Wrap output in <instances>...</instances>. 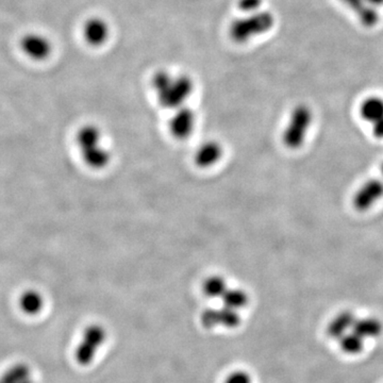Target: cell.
I'll return each mask as SVG.
<instances>
[{
    "instance_id": "cell-1",
    "label": "cell",
    "mask_w": 383,
    "mask_h": 383,
    "mask_svg": "<svg viewBox=\"0 0 383 383\" xmlns=\"http://www.w3.org/2000/svg\"><path fill=\"white\" fill-rule=\"evenodd\" d=\"M151 86L159 103L165 109L174 110L184 107L193 95L195 86L190 76L159 70L151 78Z\"/></svg>"
},
{
    "instance_id": "cell-2",
    "label": "cell",
    "mask_w": 383,
    "mask_h": 383,
    "mask_svg": "<svg viewBox=\"0 0 383 383\" xmlns=\"http://www.w3.org/2000/svg\"><path fill=\"white\" fill-rule=\"evenodd\" d=\"M77 146L84 164L95 171L105 169L111 163L112 153L103 142V132L97 126H84L77 132Z\"/></svg>"
},
{
    "instance_id": "cell-3",
    "label": "cell",
    "mask_w": 383,
    "mask_h": 383,
    "mask_svg": "<svg viewBox=\"0 0 383 383\" xmlns=\"http://www.w3.org/2000/svg\"><path fill=\"white\" fill-rule=\"evenodd\" d=\"M272 25V15L267 12L244 14L230 25V39L237 44H246L254 37L270 30Z\"/></svg>"
},
{
    "instance_id": "cell-4",
    "label": "cell",
    "mask_w": 383,
    "mask_h": 383,
    "mask_svg": "<svg viewBox=\"0 0 383 383\" xmlns=\"http://www.w3.org/2000/svg\"><path fill=\"white\" fill-rule=\"evenodd\" d=\"M311 121V112L308 108L298 107L294 110L291 119L283 132V144L290 149L299 148L306 140Z\"/></svg>"
},
{
    "instance_id": "cell-5",
    "label": "cell",
    "mask_w": 383,
    "mask_h": 383,
    "mask_svg": "<svg viewBox=\"0 0 383 383\" xmlns=\"http://www.w3.org/2000/svg\"><path fill=\"white\" fill-rule=\"evenodd\" d=\"M107 332L100 325H92L84 331L79 346L77 347L76 360L82 365H88L94 360L99 347L105 343Z\"/></svg>"
},
{
    "instance_id": "cell-6",
    "label": "cell",
    "mask_w": 383,
    "mask_h": 383,
    "mask_svg": "<svg viewBox=\"0 0 383 383\" xmlns=\"http://www.w3.org/2000/svg\"><path fill=\"white\" fill-rule=\"evenodd\" d=\"M197 117L192 108L184 105L174 110L169 122V129L171 136L178 141L188 140L196 129Z\"/></svg>"
},
{
    "instance_id": "cell-7",
    "label": "cell",
    "mask_w": 383,
    "mask_h": 383,
    "mask_svg": "<svg viewBox=\"0 0 383 383\" xmlns=\"http://www.w3.org/2000/svg\"><path fill=\"white\" fill-rule=\"evenodd\" d=\"M202 324L205 328H214L223 326L226 328H235L241 324V316L237 310L223 306L219 309H208L202 314Z\"/></svg>"
},
{
    "instance_id": "cell-8",
    "label": "cell",
    "mask_w": 383,
    "mask_h": 383,
    "mask_svg": "<svg viewBox=\"0 0 383 383\" xmlns=\"http://www.w3.org/2000/svg\"><path fill=\"white\" fill-rule=\"evenodd\" d=\"M111 27L103 18H89L82 27V37L86 44L92 47H101L109 41Z\"/></svg>"
},
{
    "instance_id": "cell-9",
    "label": "cell",
    "mask_w": 383,
    "mask_h": 383,
    "mask_svg": "<svg viewBox=\"0 0 383 383\" xmlns=\"http://www.w3.org/2000/svg\"><path fill=\"white\" fill-rule=\"evenodd\" d=\"M382 197L383 181L370 179L357 190L353 196V206L359 211L368 210Z\"/></svg>"
},
{
    "instance_id": "cell-10",
    "label": "cell",
    "mask_w": 383,
    "mask_h": 383,
    "mask_svg": "<svg viewBox=\"0 0 383 383\" xmlns=\"http://www.w3.org/2000/svg\"><path fill=\"white\" fill-rule=\"evenodd\" d=\"M223 156V148L216 141H207L198 147L194 156V162L200 169L215 167Z\"/></svg>"
},
{
    "instance_id": "cell-11",
    "label": "cell",
    "mask_w": 383,
    "mask_h": 383,
    "mask_svg": "<svg viewBox=\"0 0 383 383\" xmlns=\"http://www.w3.org/2000/svg\"><path fill=\"white\" fill-rule=\"evenodd\" d=\"M22 51L33 60L46 59L51 53V44L46 37L40 34H28L20 42Z\"/></svg>"
},
{
    "instance_id": "cell-12",
    "label": "cell",
    "mask_w": 383,
    "mask_h": 383,
    "mask_svg": "<svg viewBox=\"0 0 383 383\" xmlns=\"http://www.w3.org/2000/svg\"><path fill=\"white\" fill-rule=\"evenodd\" d=\"M356 320H357V318H356L353 312H341L331 320L330 324L328 325V328H327V333H328L329 337L339 341L343 335L353 330Z\"/></svg>"
},
{
    "instance_id": "cell-13",
    "label": "cell",
    "mask_w": 383,
    "mask_h": 383,
    "mask_svg": "<svg viewBox=\"0 0 383 383\" xmlns=\"http://www.w3.org/2000/svg\"><path fill=\"white\" fill-rule=\"evenodd\" d=\"M353 331L364 339H375L383 332V325L376 318H357Z\"/></svg>"
},
{
    "instance_id": "cell-14",
    "label": "cell",
    "mask_w": 383,
    "mask_h": 383,
    "mask_svg": "<svg viewBox=\"0 0 383 383\" xmlns=\"http://www.w3.org/2000/svg\"><path fill=\"white\" fill-rule=\"evenodd\" d=\"M221 299L223 301V306L240 311L247 306L249 302V296L245 290L229 287Z\"/></svg>"
},
{
    "instance_id": "cell-15",
    "label": "cell",
    "mask_w": 383,
    "mask_h": 383,
    "mask_svg": "<svg viewBox=\"0 0 383 383\" xmlns=\"http://www.w3.org/2000/svg\"><path fill=\"white\" fill-rule=\"evenodd\" d=\"M228 289H229V285H228L227 280L223 276H219V275H213V276L208 277L202 283V290L205 295L207 297L213 298V299L214 298L221 299Z\"/></svg>"
},
{
    "instance_id": "cell-16",
    "label": "cell",
    "mask_w": 383,
    "mask_h": 383,
    "mask_svg": "<svg viewBox=\"0 0 383 383\" xmlns=\"http://www.w3.org/2000/svg\"><path fill=\"white\" fill-rule=\"evenodd\" d=\"M43 304H44V299L37 291L30 290V291L24 292V294L20 296V308L29 316L39 313L43 309Z\"/></svg>"
},
{
    "instance_id": "cell-17",
    "label": "cell",
    "mask_w": 383,
    "mask_h": 383,
    "mask_svg": "<svg viewBox=\"0 0 383 383\" xmlns=\"http://www.w3.org/2000/svg\"><path fill=\"white\" fill-rule=\"evenodd\" d=\"M339 342L342 351L349 355H357V353H361L364 349V344H365V339L353 330L343 335Z\"/></svg>"
},
{
    "instance_id": "cell-18",
    "label": "cell",
    "mask_w": 383,
    "mask_h": 383,
    "mask_svg": "<svg viewBox=\"0 0 383 383\" xmlns=\"http://www.w3.org/2000/svg\"><path fill=\"white\" fill-rule=\"evenodd\" d=\"M362 115L366 121L376 123L383 119V101L370 99L362 107Z\"/></svg>"
},
{
    "instance_id": "cell-19",
    "label": "cell",
    "mask_w": 383,
    "mask_h": 383,
    "mask_svg": "<svg viewBox=\"0 0 383 383\" xmlns=\"http://www.w3.org/2000/svg\"><path fill=\"white\" fill-rule=\"evenodd\" d=\"M29 379V370L26 365H15L4 375L0 383H22Z\"/></svg>"
},
{
    "instance_id": "cell-20",
    "label": "cell",
    "mask_w": 383,
    "mask_h": 383,
    "mask_svg": "<svg viewBox=\"0 0 383 383\" xmlns=\"http://www.w3.org/2000/svg\"><path fill=\"white\" fill-rule=\"evenodd\" d=\"M262 0H239L238 9L243 14L256 13L260 11Z\"/></svg>"
},
{
    "instance_id": "cell-21",
    "label": "cell",
    "mask_w": 383,
    "mask_h": 383,
    "mask_svg": "<svg viewBox=\"0 0 383 383\" xmlns=\"http://www.w3.org/2000/svg\"><path fill=\"white\" fill-rule=\"evenodd\" d=\"M225 383H252V377L244 370H235L226 378Z\"/></svg>"
},
{
    "instance_id": "cell-22",
    "label": "cell",
    "mask_w": 383,
    "mask_h": 383,
    "mask_svg": "<svg viewBox=\"0 0 383 383\" xmlns=\"http://www.w3.org/2000/svg\"><path fill=\"white\" fill-rule=\"evenodd\" d=\"M374 136L378 138H383V119L374 123Z\"/></svg>"
},
{
    "instance_id": "cell-23",
    "label": "cell",
    "mask_w": 383,
    "mask_h": 383,
    "mask_svg": "<svg viewBox=\"0 0 383 383\" xmlns=\"http://www.w3.org/2000/svg\"><path fill=\"white\" fill-rule=\"evenodd\" d=\"M381 171H382V175H383V164H382V167H381Z\"/></svg>"
}]
</instances>
